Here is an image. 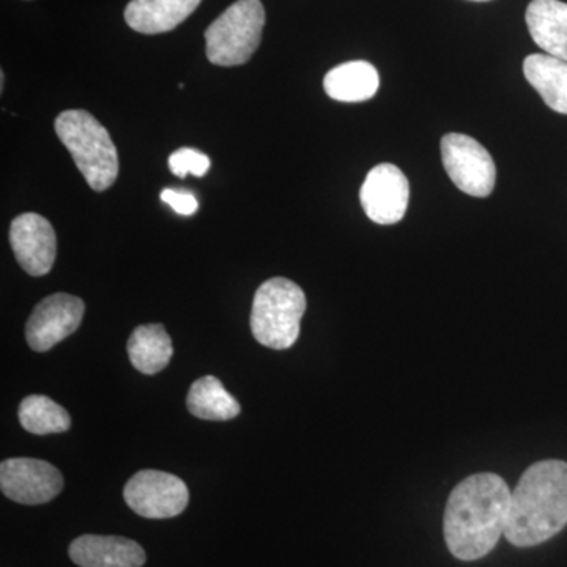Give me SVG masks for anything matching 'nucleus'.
Wrapping results in <instances>:
<instances>
[{
    "label": "nucleus",
    "instance_id": "1",
    "mask_svg": "<svg viewBox=\"0 0 567 567\" xmlns=\"http://www.w3.org/2000/svg\"><path fill=\"white\" fill-rule=\"evenodd\" d=\"M511 495L505 480L494 473H477L454 487L443 520L446 546L454 557L475 561L494 550L505 536Z\"/></svg>",
    "mask_w": 567,
    "mask_h": 567
},
{
    "label": "nucleus",
    "instance_id": "2",
    "mask_svg": "<svg viewBox=\"0 0 567 567\" xmlns=\"http://www.w3.org/2000/svg\"><path fill=\"white\" fill-rule=\"evenodd\" d=\"M567 525V464L543 461L529 466L511 495L505 537L516 547H535Z\"/></svg>",
    "mask_w": 567,
    "mask_h": 567
},
{
    "label": "nucleus",
    "instance_id": "3",
    "mask_svg": "<svg viewBox=\"0 0 567 567\" xmlns=\"http://www.w3.org/2000/svg\"><path fill=\"white\" fill-rule=\"evenodd\" d=\"M54 128L93 192L110 189L117 181L118 155L102 123L91 112L71 110L55 118Z\"/></svg>",
    "mask_w": 567,
    "mask_h": 567
},
{
    "label": "nucleus",
    "instance_id": "4",
    "mask_svg": "<svg viewBox=\"0 0 567 567\" xmlns=\"http://www.w3.org/2000/svg\"><path fill=\"white\" fill-rule=\"evenodd\" d=\"M305 311L306 295L300 286L286 278L268 279L254 295V338L268 349H290L300 336Z\"/></svg>",
    "mask_w": 567,
    "mask_h": 567
},
{
    "label": "nucleus",
    "instance_id": "5",
    "mask_svg": "<svg viewBox=\"0 0 567 567\" xmlns=\"http://www.w3.org/2000/svg\"><path fill=\"white\" fill-rule=\"evenodd\" d=\"M264 25L260 0H237L205 31L208 61L218 66L245 65L259 48Z\"/></svg>",
    "mask_w": 567,
    "mask_h": 567
},
{
    "label": "nucleus",
    "instance_id": "6",
    "mask_svg": "<svg viewBox=\"0 0 567 567\" xmlns=\"http://www.w3.org/2000/svg\"><path fill=\"white\" fill-rule=\"evenodd\" d=\"M442 159L447 175L462 193L475 197L491 196L495 188L496 167L491 153L473 137L451 133L442 140Z\"/></svg>",
    "mask_w": 567,
    "mask_h": 567
},
{
    "label": "nucleus",
    "instance_id": "7",
    "mask_svg": "<svg viewBox=\"0 0 567 567\" xmlns=\"http://www.w3.org/2000/svg\"><path fill=\"white\" fill-rule=\"evenodd\" d=\"M126 505L145 518L181 516L189 503V492L181 477L158 470H142L126 483Z\"/></svg>",
    "mask_w": 567,
    "mask_h": 567
},
{
    "label": "nucleus",
    "instance_id": "8",
    "mask_svg": "<svg viewBox=\"0 0 567 567\" xmlns=\"http://www.w3.org/2000/svg\"><path fill=\"white\" fill-rule=\"evenodd\" d=\"M3 495L20 505H44L61 494L62 473L39 458H7L0 465Z\"/></svg>",
    "mask_w": 567,
    "mask_h": 567
},
{
    "label": "nucleus",
    "instance_id": "9",
    "mask_svg": "<svg viewBox=\"0 0 567 567\" xmlns=\"http://www.w3.org/2000/svg\"><path fill=\"white\" fill-rule=\"evenodd\" d=\"M85 306L81 298L54 293L41 300L25 327L28 344L35 352H48L80 328Z\"/></svg>",
    "mask_w": 567,
    "mask_h": 567
},
{
    "label": "nucleus",
    "instance_id": "10",
    "mask_svg": "<svg viewBox=\"0 0 567 567\" xmlns=\"http://www.w3.org/2000/svg\"><path fill=\"white\" fill-rule=\"evenodd\" d=\"M360 200L371 221L382 226L399 223L409 207V181L394 164H379L369 171L361 186Z\"/></svg>",
    "mask_w": 567,
    "mask_h": 567
},
{
    "label": "nucleus",
    "instance_id": "11",
    "mask_svg": "<svg viewBox=\"0 0 567 567\" xmlns=\"http://www.w3.org/2000/svg\"><path fill=\"white\" fill-rule=\"evenodd\" d=\"M10 245L25 274H50L58 254V238L47 218L37 213H24L14 218L10 226Z\"/></svg>",
    "mask_w": 567,
    "mask_h": 567
},
{
    "label": "nucleus",
    "instance_id": "12",
    "mask_svg": "<svg viewBox=\"0 0 567 567\" xmlns=\"http://www.w3.org/2000/svg\"><path fill=\"white\" fill-rule=\"evenodd\" d=\"M69 551L80 567H142L147 559L140 544L118 536H81Z\"/></svg>",
    "mask_w": 567,
    "mask_h": 567
},
{
    "label": "nucleus",
    "instance_id": "13",
    "mask_svg": "<svg viewBox=\"0 0 567 567\" xmlns=\"http://www.w3.org/2000/svg\"><path fill=\"white\" fill-rule=\"evenodd\" d=\"M200 0H132L125 21L133 31L156 35L174 31L199 7Z\"/></svg>",
    "mask_w": 567,
    "mask_h": 567
},
{
    "label": "nucleus",
    "instance_id": "14",
    "mask_svg": "<svg viewBox=\"0 0 567 567\" xmlns=\"http://www.w3.org/2000/svg\"><path fill=\"white\" fill-rule=\"evenodd\" d=\"M527 25L540 50L567 62V3L533 0L527 9Z\"/></svg>",
    "mask_w": 567,
    "mask_h": 567
},
{
    "label": "nucleus",
    "instance_id": "15",
    "mask_svg": "<svg viewBox=\"0 0 567 567\" xmlns=\"http://www.w3.org/2000/svg\"><path fill=\"white\" fill-rule=\"evenodd\" d=\"M379 71L364 61L346 62L328 71L323 80L327 95L336 102H368L379 91Z\"/></svg>",
    "mask_w": 567,
    "mask_h": 567
},
{
    "label": "nucleus",
    "instance_id": "16",
    "mask_svg": "<svg viewBox=\"0 0 567 567\" xmlns=\"http://www.w3.org/2000/svg\"><path fill=\"white\" fill-rule=\"evenodd\" d=\"M525 78L547 106L567 114V62L548 54H532L524 62Z\"/></svg>",
    "mask_w": 567,
    "mask_h": 567
},
{
    "label": "nucleus",
    "instance_id": "17",
    "mask_svg": "<svg viewBox=\"0 0 567 567\" xmlns=\"http://www.w3.org/2000/svg\"><path fill=\"white\" fill-rule=\"evenodd\" d=\"M173 353V341L163 324H141L128 341L130 361L145 375L162 372Z\"/></svg>",
    "mask_w": 567,
    "mask_h": 567
},
{
    "label": "nucleus",
    "instance_id": "18",
    "mask_svg": "<svg viewBox=\"0 0 567 567\" xmlns=\"http://www.w3.org/2000/svg\"><path fill=\"white\" fill-rule=\"evenodd\" d=\"M186 405L194 416L208 421L234 420L241 412L237 399L213 375L203 377L193 383Z\"/></svg>",
    "mask_w": 567,
    "mask_h": 567
},
{
    "label": "nucleus",
    "instance_id": "19",
    "mask_svg": "<svg viewBox=\"0 0 567 567\" xmlns=\"http://www.w3.org/2000/svg\"><path fill=\"white\" fill-rule=\"evenodd\" d=\"M18 415L22 427L35 435L61 434L71 425L69 412L48 395H29L21 402Z\"/></svg>",
    "mask_w": 567,
    "mask_h": 567
},
{
    "label": "nucleus",
    "instance_id": "20",
    "mask_svg": "<svg viewBox=\"0 0 567 567\" xmlns=\"http://www.w3.org/2000/svg\"><path fill=\"white\" fill-rule=\"evenodd\" d=\"M210 166V158L204 155L203 152L194 151V148H178L169 156L171 173L177 175L178 178H185L188 174L204 177Z\"/></svg>",
    "mask_w": 567,
    "mask_h": 567
},
{
    "label": "nucleus",
    "instance_id": "21",
    "mask_svg": "<svg viewBox=\"0 0 567 567\" xmlns=\"http://www.w3.org/2000/svg\"><path fill=\"white\" fill-rule=\"evenodd\" d=\"M162 200L182 216H192L199 208V203L192 193L174 192L167 188L162 193Z\"/></svg>",
    "mask_w": 567,
    "mask_h": 567
},
{
    "label": "nucleus",
    "instance_id": "22",
    "mask_svg": "<svg viewBox=\"0 0 567 567\" xmlns=\"http://www.w3.org/2000/svg\"><path fill=\"white\" fill-rule=\"evenodd\" d=\"M476 2H484V0H476Z\"/></svg>",
    "mask_w": 567,
    "mask_h": 567
}]
</instances>
